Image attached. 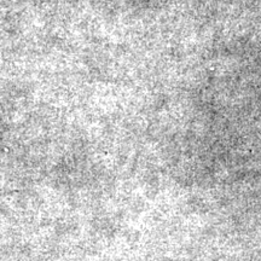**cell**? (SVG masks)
Here are the masks:
<instances>
[]
</instances>
